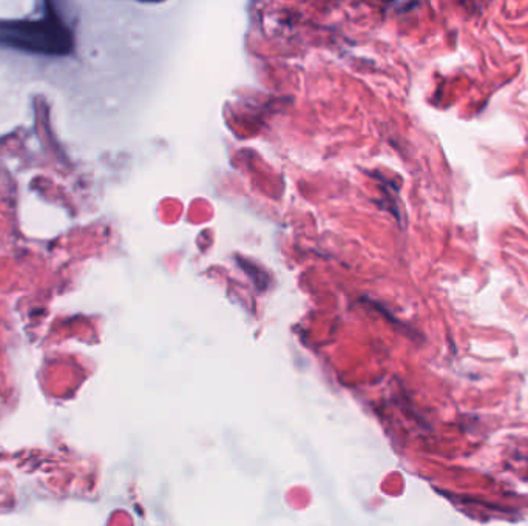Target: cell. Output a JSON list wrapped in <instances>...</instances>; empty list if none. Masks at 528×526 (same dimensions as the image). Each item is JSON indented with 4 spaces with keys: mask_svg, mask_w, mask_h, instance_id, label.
<instances>
[{
    "mask_svg": "<svg viewBox=\"0 0 528 526\" xmlns=\"http://www.w3.org/2000/svg\"><path fill=\"white\" fill-rule=\"evenodd\" d=\"M42 18L31 20L0 22V45L22 51L65 56L73 50V34L51 4H45Z\"/></svg>",
    "mask_w": 528,
    "mask_h": 526,
    "instance_id": "6da1fadb",
    "label": "cell"
}]
</instances>
